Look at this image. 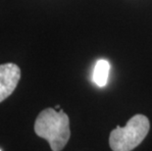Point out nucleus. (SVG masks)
I'll return each mask as SVG.
<instances>
[{
  "label": "nucleus",
  "instance_id": "obj_5",
  "mask_svg": "<svg viewBox=\"0 0 152 151\" xmlns=\"http://www.w3.org/2000/svg\"><path fill=\"white\" fill-rule=\"evenodd\" d=\"M0 150H1V148H0Z\"/></svg>",
  "mask_w": 152,
  "mask_h": 151
},
{
  "label": "nucleus",
  "instance_id": "obj_3",
  "mask_svg": "<svg viewBox=\"0 0 152 151\" xmlns=\"http://www.w3.org/2000/svg\"><path fill=\"white\" fill-rule=\"evenodd\" d=\"M21 79V70L14 63L0 65V102L9 97Z\"/></svg>",
  "mask_w": 152,
  "mask_h": 151
},
{
  "label": "nucleus",
  "instance_id": "obj_4",
  "mask_svg": "<svg viewBox=\"0 0 152 151\" xmlns=\"http://www.w3.org/2000/svg\"><path fill=\"white\" fill-rule=\"evenodd\" d=\"M110 72V64L107 60H98L93 70V82L98 86H104L108 81Z\"/></svg>",
  "mask_w": 152,
  "mask_h": 151
},
{
  "label": "nucleus",
  "instance_id": "obj_1",
  "mask_svg": "<svg viewBox=\"0 0 152 151\" xmlns=\"http://www.w3.org/2000/svg\"><path fill=\"white\" fill-rule=\"evenodd\" d=\"M34 133L48 141L51 150L60 151L70 139V121L62 109L46 108L38 114L34 122Z\"/></svg>",
  "mask_w": 152,
  "mask_h": 151
},
{
  "label": "nucleus",
  "instance_id": "obj_2",
  "mask_svg": "<svg viewBox=\"0 0 152 151\" xmlns=\"http://www.w3.org/2000/svg\"><path fill=\"white\" fill-rule=\"evenodd\" d=\"M150 128L146 116L137 114L128 121L126 127H116L110 133L109 144L113 151H131L142 142Z\"/></svg>",
  "mask_w": 152,
  "mask_h": 151
}]
</instances>
